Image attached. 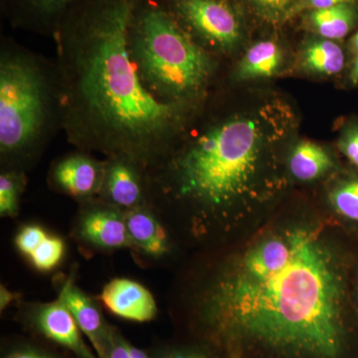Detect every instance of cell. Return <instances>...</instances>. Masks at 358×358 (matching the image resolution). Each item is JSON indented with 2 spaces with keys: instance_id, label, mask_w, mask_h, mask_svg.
Returning a JSON list of instances; mask_svg holds the SVG:
<instances>
[{
  "instance_id": "2",
  "label": "cell",
  "mask_w": 358,
  "mask_h": 358,
  "mask_svg": "<svg viewBox=\"0 0 358 358\" xmlns=\"http://www.w3.org/2000/svg\"><path fill=\"white\" fill-rule=\"evenodd\" d=\"M143 0H78L54 35L65 122L77 143L136 169L159 166L187 103L155 96L133 58L131 34Z\"/></svg>"
},
{
  "instance_id": "31",
  "label": "cell",
  "mask_w": 358,
  "mask_h": 358,
  "mask_svg": "<svg viewBox=\"0 0 358 358\" xmlns=\"http://www.w3.org/2000/svg\"><path fill=\"white\" fill-rule=\"evenodd\" d=\"M350 49L355 55H358V31L355 33L350 41Z\"/></svg>"
},
{
  "instance_id": "1",
  "label": "cell",
  "mask_w": 358,
  "mask_h": 358,
  "mask_svg": "<svg viewBox=\"0 0 358 358\" xmlns=\"http://www.w3.org/2000/svg\"><path fill=\"white\" fill-rule=\"evenodd\" d=\"M285 199L243 236L199 251L183 339L221 358H358V239L322 201Z\"/></svg>"
},
{
  "instance_id": "26",
  "label": "cell",
  "mask_w": 358,
  "mask_h": 358,
  "mask_svg": "<svg viewBox=\"0 0 358 358\" xmlns=\"http://www.w3.org/2000/svg\"><path fill=\"white\" fill-rule=\"evenodd\" d=\"M338 148L341 155L353 166L358 169V124L350 122L341 131L338 141Z\"/></svg>"
},
{
  "instance_id": "6",
  "label": "cell",
  "mask_w": 358,
  "mask_h": 358,
  "mask_svg": "<svg viewBox=\"0 0 358 358\" xmlns=\"http://www.w3.org/2000/svg\"><path fill=\"white\" fill-rule=\"evenodd\" d=\"M166 1L162 2L183 27L196 33L213 46L231 50L241 40L240 21L227 0Z\"/></svg>"
},
{
  "instance_id": "33",
  "label": "cell",
  "mask_w": 358,
  "mask_h": 358,
  "mask_svg": "<svg viewBox=\"0 0 358 358\" xmlns=\"http://www.w3.org/2000/svg\"><path fill=\"white\" fill-rule=\"evenodd\" d=\"M162 1H166V0H162Z\"/></svg>"
},
{
  "instance_id": "23",
  "label": "cell",
  "mask_w": 358,
  "mask_h": 358,
  "mask_svg": "<svg viewBox=\"0 0 358 358\" xmlns=\"http://www.w3.org/2000/svg\"><path fill=\"white\" fill-rule=\"evenodd\" d=\"M20 174L4 173L0 176V214L14 217L18 212L21 186Z\"/></svg>"
},
{
  "instance_id": "3",
  "label": "cell",
  "mask_w": 358,
  "mask_h": 358,
  "mask_svg": "<svg viewBox=\"0 0 358 358\" xmlns=\"http://www.w3.org/2000/svg\"><path fill=\"white\" fill-rule=\"evenodd\" d=\"M293 119L278 103L233 115L155 166L157 195L186 245L203 251L229 243L281 203L292 186Z\"/></svg>"
},
{
  "instance_id": "20",
  "label": "cell",
  "mask_w": 358,
  "mask_h": 358,
  "mask_svg": "<svg viewBox=\"0 0 358 358\" xmlns=\"http://www.w3.org/2000/svg\"><path fill=\"white\" fill-rule=\"evenodd\" d=\"M150 355L152 358H221L208 346L189 339L157 346Z\"/></svg>"
},
{
  "instance_id": "7",
  "label": "cell",
  "mask_w": 358,
  "mask_h": 358,
  "mask_svg": "<svg viewBox=\"0 0 358 358\" xmlns=\"http://www.w3.org/2000/svg\"><path fill=\"white\" fill-rule=\"evenodd\" d=\"M33 331L72 353L76 358H99L85 343L83 333L72 313L59 298L52 303L35 306L28 315Z\"/></svg>"
},
{
  "instance_id": "29",
  "label": "cell",
  "mask_w": 358,
  "mask_h": 358,
  "mask_svg": "<svg viewBox=\"0 0 358 358\" xmlns=\"http://www.w3.org/2000/svg\"><path fill=\"white\" fill-rule=\"evenodd\" d=\"M15 299V294L9 292L4 286L0 288V310H6Z\"/></svg>"
},
{
  "instance_id": "25",
  "label": "cell",
  "mask_w": 358,
  "mask_h": 358,
  "mask_svg": "<svg viewBox=\"0 0 358 358\" xmlns=\"http://www.w3.org/2000/svg\"><path fill=\"white\" fill-rule=\"evenodd\" d=\"M48 233L38 225H26L15 237V246L22 255L29 257L48 236Z\"/></svg>"
},
{
  "instance_id": "15",
  "label": "cell",
  "mask_w": 358,
  "mask_h": 358,
  "mask_svg": "<svg viewBox=\"0 0 358 358\" xmlns=\"http://www.w3.org/2000/svg\"><path fill=\"white\" fill-rule=\"evenodd\" d=\"M105 171L96 162L84 155H72L61 160L53 171L54 182L74 196L95 193L103 185Z\"/></svg>"
},
{
  "instance_id": "13",
  "label": "cell",
  "mask_w": 358,
  "mask_h": 358,
  "mask_svg": "<svg viewBox=\"0 0 358 358\" xmlns=\"http://www.w3.org/2000/svg\"><path fill=\"white\" fill-rule=\"evenodd\" d=\"M124 215L134 247L157 260L173 252V240L152 211L138 206L124 212Z\"/></svg>"
},
{
  "instance_id": "16",
  "label": "cell",
  "mask_w": 358,
  "mask_h": 358,
  "mask_svg": "<svg viewBox=\"0 0 358 358\" xmlns=\"http://www.w3.org/2000/svg\"><path fill=\"white\" fill-rule=\"evenodd\" d=\"M108 199L115 206L129 209L141 206L143 189L136 169L122 159H113L103 180Z\"/></svg>"
},
{
  "instance_id": "24",
  "label": "cell",
  "mask_w": 358,
  "mask_h": 358,
  "mask_svg": "<svg viewBox=\"0 0 358 358\" xmlns=\"http://www.w3.org/2000/svg\"><path fill=\"white\" fill-rule=\"evenodd\" d=\"M1 358H65L63 355L30 341H18L6 348Z\"/></svg>"
},
{
  "instance_id": "12",
  "label": "cell",
  "mask_w": 358,
  "mask_h": 358,
  "mask_svg": "<svg viewBox=\"0 0 358 358\" xmlns=\"http://www.w3.org/2000/svg\"><path fill=\"white\" fill-rule=\"evenodd\" d=\"M324 208L352 236L358 239V171H341L327 180Z\"/></svg>"
},
{
  "instance_id": "28",
  "label": "cell",
  "mask_w": 358,
  "mask_h": 358,
  "mask_svg": "<svg viewBox=\"0 0 358 358\" xmlns=\"http://www.w3.org/2000/svg\"><path fill=\"white\" fill-rule=\"evenodd\" d=\"M357 0H301V8L308 9V10H317V9L329 8L343 3L357 4Z\"/></svg>"
},
{
  "instance_id": "8",
  "label": "cell",
  "mask_w": 358,
  "mask_h": 358,
  "mask_svg": "<svg viewBox=\"0 0 358 358\" xmlns=\"http://www.w3.org/2000/svg\"><path fill=\"white\" fill-rule=\"evenodd\" d=\"M99 298L113 315L131 322H150L157 313L152 294L140 282L126 278L108 282Z\"/></svg>"
},
{
  "instance_id": "11",
  "label": "cell",
  "mask_w": 358,
  "mask_h": 358,
  "mask_svg": "<svg viewBox=\"0 0 358 358\" xmlns=\"http://www.w3.org/2000/svg\"><path fill=\"white\" fill-rule=\"evenodd\" d=\"M59 298L72 313L82 333L89 339L96 357L103 358L113 327L106 322L98 305L78 288L72 280L65 282Z\"/></svg>"
},
{
  "instance_id": "9",
  "label": "cell",
  "mask_w": 358,
  "mask_h": 358,
  "mask_svg": "<svg viewBox=\"0 0 358 358\" xmlns=\"http://www.w3.org/2000/svg\"><path fill=\"white\" fill-rule=\"evenodd\" d=\"M78 234L84 242L103 250L134 247L122 212L96 207L85 212L78 223Z\"/></svg>"
},
{
  "instance_id": "14",
  "label": "cell",
  "mask_w": 358,
  "mask_h": 358,
  "mask_svg": "<svg viewBox=\"0 0 358 358\" xmlns=\"http://www.w3.org/2000/svg\"><path fill=\"white\" fill-rule=\"evenodd\" d=\"M11 21L38 31L52 32L78 0H3Z\"/></svg>"
},
{
  "instance_id": "22",
  "label": "cell",
  "mask_w": 358,
  "mask_h": 358,
  "mask_svg": "<svg viewBox=\"0 0 358 358\" xmlns=\"http://www.w3.org/2000/svg\"><path fill=\"white\" fill-rule=\"evenodd\" d=\"M254 11L268 22H282L299 11L301 0H247Z\"/></svg>"
},
{
  "instance_id": "27",
  "label": "cell",
  "mask_w": 358,
  "mask_h": 358,
  "mask_svg": "<svg viewBox=\"0 0 358 358\" xmlns=\"http://www.w3.org/2000/svg\"><path fill=\"white\" fill-rule=\"evenodd\" d=\"M103 358H133L129 355L127 339L113 327Z\"/></svg>"
},
{
  "instance_id": "10",
  "label": "cell",
  "mask_w": 358,
  "mask_h": 358,
  "mask_svg": "<svg viewBox=\"0 0 358 358\" xmlns=\"http://www.w3.org/2000/svg\"><path fill=\"white\" fill-rule=\"evenodd\" d=\"M287 171L291 185H310L327 180L341 171L331 152L310 141H301L289 148Z\"/></svg>"
},
{
  "instance_id": "18",
  "label": "cell",
  "mask_w": 358,
  "mask_h": 358,
  "mask_svg": "<svg viewBox=\"0 0 358 358\" xmlns=\"http://www.w3.org/2000/svg\"><path fill=\"white\" fill-rule=\"evenodd\" d=\"M300 63L301 68L310 74L334 76L345 68V52L334 40L320 37L303 45Z\"/></svg>"
},
{
  "instance_id": "5",
  "label": "cell",
  "mask_w": 358,
  "mask_h": 358,
  "mask_svg": "<svg viewBox=\"0 0 358 358\" xmlns=\"http://www.w3.org/2000/svg\"><path fill=\"white\" fill-rule=\"evenodd\" d=\"M52 93L43 70L33 59L6 54L0 63V150L4 159L29 154L43 136Z\"/></svg>"
},
{
  "instance_id": "4",
  "label": "cell",
  "mask_w": 358,
  "mask_h": 358,
  "mask_svg": "<svg viewBox=\"0 0 358 358\" xmlns=\"http://www.w3.org/2000/svg\"><path fill=\"white\" fill-rule=\"evenodd\" d=\"M131 49L143 83L164 102L187 103L210 79V57L160 0L141 2Z\"/></svg>"
},
{
  "instance_id": "17",
  "label": "cell",
  "mask_w": 358,
  "mask_h": 358,
  "mask_svg": "<svg viewBox=\"0 0 358 358\" xmlns=\"http://www.w3.org/2000/svg\"><path fill=\"white\" fill-rule=\"evenodd\" d=\"M308 29L329 40L345 38L358 22V8L355 3H343L329 8L308 10L303 18Z\"/></svg>"
},
{
  "instance_id": "19",
  "label": "cell",
  "mask_w": 358,
  "mask_h": 358,
  "mask_svg": "<svg viewBox=\"0 0 358 358\" xmlns=\"http://www.w3.org/2000/svg\"><path fill=\"white\" fill-rule=\"evenodd\" d=\"M282 51L271 40L257 42L250 47L237 67L240 80L262 79L275 76L282 66Z\"/></svg>"
},
{
  "instance_id": "30",
  "label": "cell",
  "mask_w": 358,
  "mask_h": 358,
  "mask_svg": "<svg viewBox=\"0 0 358 358\" xmlns=\"http://www.w3.org/2000/svg\"><path fill=\"white\" fill-rule=\"evenodd\" d=\"M350 81L352 82L353 85H358V55L355 57V60H353L352 67H350Z\"/></svg>"
},
{
  "instance_id": "21",
  "label": "cell",
  "mask_w": 358,
  "mask_h": 358,
  "mask_svg": "<svg viewBox=\"0 0 358 358\" xmlns=\"http://www.w3.org/2000/svg\"><path fill=\"white\" fill-rule=\"evenodd\" d=\"M64 253V241L57 236L48 235L28 259L33 267L40 272H49L57 267Z\"/></svg>"
},
{
  "instance_id": "32",
  "label": "cell",
  "mask_w": 358,
  "mask_h": 358,
  "mask_svg": "<svg viewBox=\"0 0 358 358\" xmlns=\"http://www.w3.org/2000/svg\"><path fill=\"white\" fill-rule=\"evenodd\" d=\"M355 299H357V303L358 306V271L357 275V281H355Z\"/></svg>"
}]
</instances>
